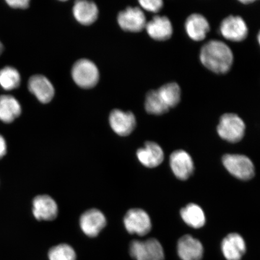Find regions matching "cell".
Returning <instances> with one entry per match:
<instances>
[{"label":"cell","mask_w":260,"mask_h":260,"mask_svg":"<svg viewBox=\"0 0 260 260\" xmlns=\"http://www.w3.org/2000/svg\"><path fill=\"white\" fill-rule=\"evenodd\" d=\"M3 51H4V46H3L2 42L0 41V56H1V55L3 53Z\"/></svg>","instance_id":"obj_30"},{"label":"cell","mask_w":260,"mask_h":260,"mask_svg":"<svg viewBox=\"0 0 260 260\" xmlns=\"http://www.w3.org/2000/svg\"><path fill=\"white\" fill-rule=\"evenodd\" d=\"M48 258L50 260H76L77 255L73 247L62 243L49 251Z\"/></svg>","instance_id":"obj_25"},{"label":"cell","mask_w":260,"mask_h":260,"mask_svg":"<svg viewBox=\"0 0 260 260\" xmlns=\"http://www.w3.org/2000/svg\"><path fill=\"white\" fill-rule=\"evenodd\" d=\"M239 2L244 5H249L254 3L255 1L254 0H242V1H239Z\"/></svg>","instance_id":"obj_29"},{"label":"cell","mask_w":260,"mask_h":260,"mask_svg":"<svg viewBox=\"0 0 260 260\" xmlns=\"http://www.w3.org/2000/svg\"><path fill=\"white\" fill-rule=\"evenodd\" d=\"M21 84V76L17 70L6 67L0 70V86L6 90L18 88Z\"/></svg>","instance_id":"obj_24"},{"label":"cell","mask_w":260,"mask_h":260,"mask_svg":"<svg viewBox=\"0 0 260 260\" xmlns=\"http://www.w3.org/2000/svg\"><path fill=\"white\" fill-rule=\"evenodd\" d=\"M222 162L226 170L239 180L247 181L254 177V165L246 155L225 154L223 156Z\"/></svg>","instance_id":"obj_3"},{"label":"cell","mask_w":260,"mask_h":260,"mask_svg":"<svg viewBox=\"0 0 260 260\" xmlns=\"http://www.w3.org/2000/svg\"><path fill=\"white\" fill-rule=\"evenodd\" d=\"M257 41L260 47V30L259 31L258 34L257 35Z\"/></svg>","instance_id":"obj_31"},{"label":"cell","mask_w":260,"mask_h":260,"mask_svg":"<svg viewBox=\"0 0 260 260\" xmlns=\"http://www.w3.org/2000/svg\"><path fill=\"white\" fill-rule=\"evenodd\" d=\"M72 77L75 83L81 88L90 89L99 82V71L92 61L84 58L74 64Z\"/></svg>","instance_id":"obj_5"},{"label":"cell","mask_w":260,"mask_h":260,"mask_svg":"<svg viewBox=\"0 0 260 260\" xmlns=\"http://www.w3.org/2000/svg\"><path fill=\"white\" fill-rule=\"evenodd\" d=\"M118 22L122 30L130 32L141 31L147 23L144 13L139 8H128L120 12Z\"/></svg>","instance_id":"obj_10"},{"label":"cell","mask_w":260,"mask_h":260,"mask_svg":"<svg viewBox=\"0 0 260 260\" xmlns=\"http://www.w3.org/2000/svg\"><path fill=\"white\" fill-rule=\"evenodd\" d=\"M219 30L225 40L233 42L245 41L249 34L246 21L239 15H230L224 18L221 22Z\"/></svg>","instance_id":"obj_6"},{"label":"cell","mask_w":260,"mask_h":260,"mask_svg":"<svg viewBox=\"0 0 260 260\" xmlns=\"http://www.w3.org/2000/svg\"><path fill=\"white\" fill-rule=\"evenodd\" d=\"M145 29L154 40L166 41L173 35L174 28L170 19L165 16H155L146 23Z\"/></svg>","instance_id":"obj_15"},{"label":"cell","mask_w":260,"mask_h":260,"mask_svg":"<svg viewBox=\"0 0 260 260\" xmlns=\"http://www.w3.org/2000/svg\"><path fill=\"white\" fill-rule=\"evenodd\" d=\"M7 151V145L4 138L0 135V159L4 157Z\"/></svg>","instance_id":"obj_28"},{"label":"cell","mask_w":260,"mask_h":260,"mask_svg":"<svg viewBox=\"0 0 260 260\" xmlns=\"http://www.w3.org/2000/svg\"><path fill=\"white\" fill-rule=\"evenodd\" d=\"M245 132V123L237 114L226 113L221 116L217 132L224 141L233 144L241 141Z\"/></svg>","instance_id":"obj_2"},{"label":"cell","mask_w":260,"mask_h":260,"mask_svg":"<svg viewBox=\"0 0 260 260\" xmlns=\"http://www.w3.org/2000/svg\"><path fill=\"white\" fill-rule=\"evenodd\" d=\"M129 253L135 260H164V248L158 240L152 238L141 241L133 240Z\"/></svg>","instance_id":"obj_4"},{"label":"cell","mask_w":260,"mask_h":260,"mask_svg":"<svg viewBox=\"0 0 260 260\" xmlns=\"http://www.w3.org/2000/svg\"><path fill=\"white\" fill-rule=\"evenodd\" d=\"M28 87L30 92L42 103H50L54 98L55 90L53 84L42 75L31 76L28 80Z\"/></svg>","instance_id":"obj_14"},{"label":"cell","mask_w":260,"mask_h":260,"mask_svg":"<svg viewBox=\"0 0 260 260\" xmlns=\"http://www.w3.org/2000/svg\"><path fill=\"white\" fill-rule=\"evenodd\" d=\"M73 14L79 23L89 25L96 21L99 16V9L92 2L77 1L74 6Z\"/></svg>","instance_id":"obj_19"},{"label":"cell","mask_w":260,"mask_h":260,"mask_svg":"<svg viewBox=\"0 0 260 260\" xmlns=\"http://www.w3.org/2000/svg\"><path fill=\"white\" fill-rule=\"evenodd\" d=\"M6 2L10 7L15 9H27L30 6L28 0H8Z\"/></svg>","instance_id":"obj_27"},{"label":"cell","mask_w":260,"mask_h":260,"mask_svg":"<svg viewBox=\"0 0 260 260\" xmlns=\"http://www.w3.org/2000/svg\"><path fill=\"white\" fill-rule=\"evenodd\" d=\"M157 91L162 100L170 109L177 107L181 102V89L180 85L176 82L165 84Z\"/></svg>","instance_id":"obj_22"},{"label":"cell","mask_w":260,"mask_h":260,"mask_svg":"<svg viewBox=\"0 0 260 260\" xmlns=\"http://www.w3.org/2000/svg\"><path fill=\"white\" fill-rule=\"evenodd\" d=\"M109 123L116 134L120 136H127L134 131L136 120L132 112L115 109L110 113Z\"/></svg>","instance_id":"obj_11"},{"label":"cell","mask_w":260,"mask_h":260,"mask_svg":"<svg viewBox=\"0 0 260 260\" xmlns=\"http://www.w3.org/2000/svg\"><path fill=\"white\" fill-rule=\"evenodd\" d=\"M107 225V219L102 211L91 209L82 214L80 218V226L87 236L95 237L99 236Z\"/></svg>","instance_id":"obj_8"},{"label":"cell","mask_w":260,"mask_h":260,"mask_svg":"<svg viewBox=\"0 0 260 260\" xmlns=\"http://www.w3.org/2000/svg\"><path fill=\"white\" fill-rule=\"evenodd\" d=\"M221 248L227 260H241L246 251L245 240L237 233H231L222 240Z\"/></svg>","instance_id":"obj_18"},{"label":"cell","mask_w":260,"mask_h":260,"mask_svg":"<svg viewBox=\"0 0 260 260\" xmlns=\"http://www.w3.org/2000/svg\"><path fill=\"white\" fill-rule=\"evenodd\" d=\"M145 107L147 113L156 116L164 115L170 110L162 100L157 90L149 91L146 94Z\"/></svg>","instance_id":"obj_23"},{"label":"cell","mask_w":260,"mask_h":260,"mask_svg":"<svg viewBox=\"0 0 260 260\" xmlns=\"http://www.w3.org/2000/svg\"><path fill=\"white\" fill-rule=\"evenodd\" d=\"M170 167L175 176L181 180L189 178L194 169L192 158L182 149L172 152L170 156Z\"/></svg>","instance_id":"obj_9"},{"label":"cell","mask_w":260,"mask_h":260,"mask_svg":"<svg viewBox=\"0 0 260 260\" xmlns=\"http://www.w3.org/2000/svg\"><path fill=\"white\" fill-rule=\"evenodd\" d=\"M21 106L14 96L9 95L0 96V121L11 123L21 115Z\"/></svg>","instance_id":"obj_20"},{"label":"cell","mask_w":260,"mask_h":260,"mask_svg":"<svg viewBox=\"0 0 260 260\" xmlns=\"http://www.w3.org/2000/svg\"><path fill=\"white\" fill-rule=\"evenodd\" d=\"M139 3L145 11L152 13H158L164 7V2L161 0H141Z\"/></svg>","instance_id":"obj_26"},{"label":"cell","mask_w":260,"mask_h":260,"mask_svg":"<svg viewBox=\"0 0 260 260\" xmlns=\"http://www.w3.org/2000/svg\"><path fill=\"white\" fill-rule=\"evenodd\" d=\"M32 213L38 220H53L58 215V206L48 195H39L32 202Z\"/></svg>","instance_id":"obj_13"},{"label":"cell","mask_w":260,"mask_h":260,"mask_svg":"<svg viewBox=\"0 0 260 260\" xmlns=\"http://www.w3.org/2000/svg\"><path fill=\"white\" fill-rule=\"evenodd\" d=\"M200 60L208 70L216 74H225L232 69L234 55L225 42L211 40L201 48Z\"/></svg>","instance_id":"obj_1"},{"label":"cell","mask_w":260,"mask_h":260,"mask_svg":"<svg viewBox=\"0 0 260 260\" xmlns=\"http://www.w3.org/2000/svg\"><path fill=\"white\" fill-rule=\"evenodd\" d=\"M180 214L184 222L195 229L203 227L206 222L203 210L197 204H188L181 210Z\"/></svg>","instance_id":"obj_21"},{"label":"cell","mask_w":260,"mask_h":260,"mask_svg":"<svg viewBox=\"0 0 260 260\" xmlns=\"http://www.w3.org/2000/svg\"><path fill=\"white\" fill-rule=\"evenodd\" d=\"M123 224L126 231L132 235L144 236L151 232L150 217L146 211L138 208L129 210L123 217Z\"/></svg>","instance_id":"obj_7"},{"label":"cell","mask_w":260,"mask_h":260,"mask_svg":"<svg viewBox=\"0 0 260 260\" xmlns=\"http://www.w3.org/2000/svg\"><path fill=\"white\" fill-rule=\"evenodd\" d=\"M188 38L195 42L203 41L210 31V25L205 16L198 13L188 16L184 23Z\"/></svg>","instance_id":"obj_12"},{"label":"cell","mask_w":260,"mask_h":260,"mask_svg":"<svg viewBox=\"0 0 260 260\" xmlns=\"http://www.w3.org/2000/svg\"><path fill=\"white\" fill-rule=\"evenodd\" d=\"M177 251L182 260H201L204 248L200 240L190 235H185L178 240Z\"/></svg>","instance_id":"obj_17"},{"label":"cell","mask_w":260,"mask_h":260,"mask_svg":"<svg viewBox=\"0 0 260 260\" xmlns=\"http://www.w3.org/2000/svg\"><path fill=\"white\" fill-rule=\"evenodd\" d=\"M138 160L144 167L154 168L158 167L164 160V152L161 146L154 142H146L144 147L136 152Z\"/></svg>","instance_id":"obj_16"}]
</instances>
